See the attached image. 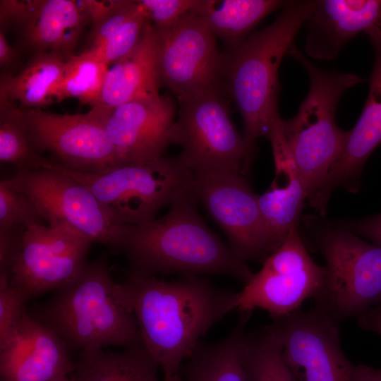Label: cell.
I'll list each match as a JSON object with an SVG mask.
<instances>
[{
    "label": "cell",
    "instance_id": "obj_18",
    "mask_svg": "<svg viewBox=\"0 0 381 381\" xmlns=\"http://www.w3.org/2000/svg\"><path fill=\"white\" fill-rule=\"evenodd\" d=\"M69 349L52 329L26 310L0 344L1 381H52L74 369Z\"/></svg>",
    "mask_w": 381,
    "mask_h": 381
},
{
    "label": "cell",
    "instance_id": "obj_9",
    "mask_svg": "<svg viewBox=\"0 0 381 381\" xmlns=\"http://www.w3.org/2000/svg\"><path fill=\"white\" fill-rule=\"evenodd\" d=\"M6 181L32 200L49 226L120 250L126 226L113 224L92 192L57 162L50 168L18 173Z\"/></svg>",
    "mask_w": 381,
    "mask_h": 381
},
{
    "label": "cell",
    "instance_id": "obj_4",
    "mask_svg": "<svg viewBox=\"0 0 381 381\" xmlns=\"http://www.w3.org/2000/svg\"><path fill=\"white\" fill-rule=\"evenodd\" d=\"M115 284L106 257H99L30 314L69 349L126 348L143 343L136 319L120 302Z\"/></svg>",
    "mask_w": 381,
    "mask_h": 381
},
{
    "label": "cell",
    "instance_id": "obj_3",
    "mask_svg": "<svg viewBox=\"0 0 381 381\" xmlns=\"http://www.w3.org/2000/svg\"><path fill=\"white\" fill-rule=\"evenodd\" d=\"M316 0L286 1L277 18L222 54L220 83L243 120V138L254 158L256 141L281 129L279 68L310 18Z\"/></svg>",
    "mask_w": 381,
    "mask_h": 381
},
{
    "label": "cell",
    "instance_id": "obj_22",
    "mask_svg": "<svg viewBox=\"0 0 381 381\" xmlns=\"http://www.w3.org/2000/svg\"><path fill=\"white\" fill-rule=\"evenodd\" d=\"M250 312H240L232 330L219 341H199L183 363L186 381H248L243 362V340Z\"/></svg>",
    "mask_w": 381,
    "mask_h": 381
},
{
    "label": "cell",
    "instance_id": "obj_25",
    "mask_svg": "<svg viewBox=\"0 0 381 381\" xmlns=\"http://www.w3.org/2000/svg\"><path fill=\"white\" fill-rule=\"evenodd\" d=\"M66 58L54 52H39L18 74L2 75L0 104L19 103L40 109L52 103V92L59 81Z\"/></svg>",
    "mask_w": 381,
    "mask_h": 381
},
{
    "label": "cell",
    "instance_id": "obj_17",
    "mask_svg": "<svg viewBox=\"0 0 381 381\" xmlns=\"http://www.w3.org/2000/svg\"><path fill=\"white\" fill-rule=\"evenodd\" d=\"M374 52L368 80L369 92L355 126L347 131L343 147L323 183L310 200V205L324 214L331 193L337 188L357 193L363 167L381 144V30L374 25L365 32Z\"/></svg>",
    "mask_w": 381,
    "mask_h": 381
},
{
    "label": "cell",
    "instance_id": "obj_36",
    "mask_svg": "<svg viewBox=\"0 0 381 381\" xmlns=\"http://www.w3.org/2000/svg\"><path fill=\"white\" fill-rule=\"evenodd\" d=\"M127 0L75 1L80 10L85 13L92 22V25L99 23L117 8L123 6Z\"/></svg>",
    "mask_w": 381,
    "mask_h": 381
},
{
    "label": "cell",
    "instance_id": "obj_28",
    "mask_svg": "<svg viewBox=\"0 0 381 381\" xmlns=\"http://www.w3.org/2000/svg\"><path fill=\"white\" fill-rule=\"evenodd\" d=\"M243 362L248 381H297L284 361L281 343L270 325L246 332Z\"/></svg>",
    "mask_w": 381,
    "mask_h": 381
},
{
    "label": "cell",
    "instance_id": "obj_10",
    "mask_svg": "<svg viewBox=\"0 0 381 381\" xmlns=\"http://www.w3.org/2000/svg\"><path fill=\"white\" fill-rule=\"evenodd\" d=\"M326 279V268L308 254L297 227L263 262L260 271L238 292V310L260 308L271 318L289 314L308 298L315 299Z\"/></svg>",
    "mask_w": 381,
    "mask_h": 381
},
{
    "label": "cell",
    "instance_id": "obj_30",
    "mask_svg": "<svg viewBox=\"0 0 381 381\" xmlns=\"http://www.w3.org/2000/svg\"><path fill=\"white\" fill-rule=\"evenodd\" d=\"M45 220L32 200L25 193L0 182V231L27 229Z\"/></svg>",
    "mask_w": 381,
    "mask_h": 381
},
{
    "label": "cell",
    "instance_id": "obj_35",
    "mask_svg": "<svg viewBox=\"0 0 381 381\" xmlns=\"http://www.w3.org/2000/svg\"><path fill=\"white\" fill-rule=\"evenodd\" d=\"M42 0H1L0 1L1 22L8 21L25 25L40 7Z\"/></svg>",
    "mask_w": 381,
    "mask_h": 381
},
{
    "label": "cell",
    "instance_id": "obj_31",
    "mask_svg": "<svg viewBox=\"0 0 381 381\" xmlns=\"http://www.w3.org/2000/svg\"><path fill=\"white\" fill-rule=\"evenodd\" d=\"M147 23L148 20L139 5L138 10L108 40L98 47L88 49L87 51L108 65L113 64L135 48Z\"/></svg>",
    "mask_w": 381,
    "mask_h": 381
},
{
    "label": "cell",
    "instance_id": "obj_16",
    "mask_svg": "<svg viewBox=\"0 0 381 381\" xmlns=\"http://www.w3.org/2000/svg\"><path fill=\"white\" fill-rule=\"evenodd\" d=\"M125 163L143 164L163 157L176 105L169 96L139 99L115 107H92Z\"/></svg>",
    "mask_w": 381,
    "mask_h": 381
},
{
    "label": "cell",
    "instance_id": "obj_7",
    "mask_svg": "<svg viewBox=\"0 0 381 381\" xmlns=\"http://www.w3.org/2000/svg\"><path fill=\"white\" fill-rule=\"evenodd\" d=\"M224 90L219 83L178 99L170 143L181 147L177 157L192 172H241L246 176L254 158L232 122Z\"/></svg>",
    "mask_w": 381,
    "mask_h": 381
},
{
    "label": "cell",
    "instance_id": "obj_19",
    "mask_svg": "<svg viewBox=\"0 0 381 381\" xmlns=\"http://www.w3.org/2000/svg\"><path fill=\"white\" fill-rule=\"evenodd\" d=\"M381 15V0H316L306 23V54L319 60L335 59L356 35Z\"/></svg>",
    "mask_w": 381,
    "mask_h": 381
},
{
    "label": "cell",
    "instance_id": "obj_5",
    "mask_svg": "<svg viewBox=\"0 0 381 381\" xmlns=\"http://www.w3.org/2000/svg\"><path fill=\"white\" fill-rule=\"evenodd\" d=\"M287 55L306 70L309 89L296 114L282 121L286 150L311 199L340 153L347 131L339 128L336 112L349 88L363 82L358 75L316 66L294 44Z\"/></svg>",
    "mask_w": 381,
    "mask_h": 381
},
{
    "label": "cell",
    "instance_id": "obj_42",
    "mask_svg": "<svg viewBox=\"0 0 381 381\" xmlns=\"http://www.w3.org/2000/svg\"><path fill=\"white\" fill-rule=\"evenodd\" d=\"M170 381H183L182 379H181V375H179V376H176L175 377H174L172 380H171Z\"/></svg>",
    "mask_w": 381,
    "mask_h": 381
},
{
    "label": "cell",
    "instance_id": "obj_43",
    "mask_svg": "<svg viewBox=\"0 0 381 381\" xmlns=\"http://www.w3.org/2000/svg\"><path fill=\"white\" fill-rule=\"evenodd\" d=\"M376 25L381 30V15L376 23Z\"/></svg>",
    "mask_w": 381,
    "mask_h": 381
},
{
    "label": "cell",
    "instance_id": "obj_24",
    "mask_svg": "<svg viewBox=\"0 0 381 381\" xmlns=\"http://www.w3.org/2000/svg\"><path fill=\"white\" fill-rule=\"evenodd\" d=\"M159 365L143 343L120 352L81 351L74 362L73 381H159Z\"/></svg>",
    "mask_w": 381,
    "mask_h": 381
},
{
    "label": "cell",
    "instance_id": "obj_12",
    "mask_svg": "<svg viewBox=\"0 0 381 381\" xmlns=\"http://www.w3.org/2000/svg\"><path fill=\"white\" fill-rule=\"evenodd\" d=\"M270 325L297 381H358L356 365L345 356L339 322L316 306L272 318Z\"/></svg>",
    "mask_w": 381,
    "mask_h": 381
},
{
    "label": "cell",
    "instance_id": "obj_41",
    "mask_svg": "<svg viewBox=\"0 0 381 381\" xmlns=\"http://www.w3.org/2000/svg\"><path fill=\"white\" fill-rule=\"evenodd\" d=\"M52 381H73L71 378L68 377H61Z\"/></svg>",
    "mask_w": 381,
    "mask_h": 381
},
{
    "label": "cell",
    "instance_id": "obj_23",
    "mask_svg": "<svg viewBox=\"0 0 381 381\" xmlns=\"http://www.w3.org/2000/svg\"><path fill=\"white\" fill-rule=\"evenodd\" d=\"M89 17L75 1L45 0L24 25L26 42L39 52H54L68 58Z\"/></svg>",
    "mask_w": 381,
    "mask_h": 381
},
{
    "label": "cell",
    "instance_id": "obj_34",
    "mask_svg": "<svg viewBox=\"0 0 381 381\" xmlns=\"http://www.w3.org/2000/svg\"><path fill=\"white\" fill-rule=\"evenodd\" d=\"M139 8L137 1L126 2L99 23L93 25L89 49H95L108 40Z\"/></svg>",
    "mask_w": 381,
    "mask_h": 381
},
{
    "label": "cell",
    "instance_id": "obj_32",
    "mask_svg": "<svg viewBox=\"0 0 381 381\" xmlns=\"http://www.w3.org/2000/svg\"><path fill=\"white\" fill-rule=\"evenodd\" d=\"M153 28H169L182 18L196 14L202 0H140L137 1Z\"/></svg>",
    "mask_w": 381,
    "mask_h": 381
},
{
    "label": "cell",
    "instance_id": "obj_1",
    "mask_svg": "<svg viewBox=\"0 0 381 381\" xmlns=\"http://www.w3.org/2000/svg\"><path fill=\"white\" fill-rule=\"evenodd\" d=\"M115 289L134 315L143 344L162 368L164 381L180 375L200 337L238 308V292L195 275L171 282L128 276Z\"/></svg>",
    "mask_w": 381,
    "mask_h": 381
},
{
    "label": "cell",
    "instance_id": "obj_21",
    "mask_svg": "<svg viewBox=\"0 0 381 381\" xmlns=\"http://www.w3.org/2000/svg\"><path fill=\"white\" fill-rule=\"evenodd\" d=\"M275 178L270 187L258 195L260 209L274 250L297 227L307 191L286 150L273 155Z\"/></svg>",
    "mask_w": 381,
    "mask_h": 381
},
{
    "label": "cell",
    "instance_id": "obj_13",
    "mask_svg": "<svg viewBox=\"0 0 381 381\" xmlns=\"http://www.w3.org/2000/svg\"><path fill=\"white\" fill-rule=\"evenodd\" d=\"M24 119L34 150L52 153L69 171L95 174L126 164L92 109L79 114L32 109L24 111Z\"/></svg>",
    "mask_w": 381,
    "mask_h": 381
},
{
    "label": "cell",
    "instance_id": "obj_29",
    "mask_svg": "<svg viewBox=\"0 0 381 381\" xmlns=\"http://www.w3.org/2000/svg\"><path fill=\"white\" fill-rule=\"evenodd\" d=\"M0 104L1 162L13 164L18 173L52 167L54 162L43 157L30 144L24 111L15 105Z\"/></svg>",
    "mask_w": 381,
    "mask_h": 381
},
{
    "label": "cell",
    "instance_id": "obj_11",
    "mask_svg": "<svg viewBox=\"0 0 381 381\" xmlns=\"http://www.w3.org/2000/svg\"><path fill=\"white\" fill-rule=\"evenodd\" d=\"M199 202L224 232L229 246L244 261L264 262L273 253L258 195L241 172H193Z\"/></svg>",
    "mask_w": 381,
    "mask_h": 381
},
{
    "label": "cell",
    "instance_id": "obj_15",
    "mask_svg": "<svg viewBox=\"0 0 381 381\" xmlns=\"http://www.w3.org/2000/svg\"><path fill=\"white\" fill-rule=\"evenodd\" d=\"M91 243L64 229L29 226L12 256L9 286L23 289L31 298L62 287L87 263Z\"/></svg>",
    "mask_w": 381,
    "mask_h": 381
},
{
    "label": "cell",
    "instance_id": "obj_6",
    "mask_svg": "<svg viewBox=\"0 0 381 381\" xmlns=\"http://www.w3.org/2000/svg\"><path fill=\"white\" fill-rule=\"evenodd\" d=\"M57 164L92 192L111 223L120 227L155 219L162 208L192 184L193 178L177 156L123 164L95 174L71 171Z\"/></svg>",
    "mask_w": 381,
    "mask_h": 381
},
{
    "label": "cell",
    "instance_id": "obj_26",
    "mask_svg": "<svg viewBox=\"0 0 381 381\" xmlns=\"http://www.w3.org/2000/svg\"><path fill=\"white\" fill-rule=\"evenodd\" d=\"M280 0H202L196 15L216 38L234 47L266 16L282 8Z\"/></svg>",
    "mask_w": 381,
    "mask_h": 381
},
{
    "label": "cell",
    "instance_id": "obj_8",
    "mask_svg": "<svg viewBox=\"0 0 381 381\" xmlns=\"http://www.w3.org/2000/svg\"><path fill=\"white\" fill-rule=\"evenodd\" d=\"M318 247L326 261L317 307L337 322L381 303V247L341 227L322 230Z\"/></svg>",
    "mask_w": 381,
    "mask_h": 381
},
{
    "label": "cell",
    "instance_id": "obj_27",
    "mask_svg": "<svg viewBox=\"0 0 381 381\" xmlns=\"http://www.w3.org/2000/svg\"><path fill=\"white\" fill-rule=\"evenodd\" d=\"M109 65L85 50L66 58L59 81L52 92L53 102L75 97L92 107L99 104Z\"/></svg>",
    "mask_w": 381,
    "mask_h": 381
},
{
    "label": "cell",
    "instance_id": "obj_33",
    "mask_svg": "<svg viewBox=\"0 0 381 381\" xmlns=\"http://www.w3.org/2000/svg\"><path fill=\"white\" fill-rule=\"evenodd\" d=\"M31 298L23 289L9 286L0 289V344L3 343L25 311Z\"/></svg>",
    "mask_w": 381,
    "mask_h": 381
},
{
    "label": "cell",
    "instance_id": "obj_37",
    "mask_svg": "<svg viewBox=\"0 0 381 381\" xmlns=\"http://www.w3.org/2000/svg\"><path fill=\"white\" fill-rule=\"evenodd\" d=\"M345 229L362 236L381 247V213L366 218L350 220L344 224Z\"/></svg>",
    "mask_w": 381,
    "mask_h": 381
},
{
    "label": "cell",
    "instance_id": "obj_38",
    "mask_svg": "<svg viewBox=\"0 0 381 381\" xmlns=\"http://www.w3.org/2000/svg\"><path fill=\"white\" fill-rule=\"evenodd\" d=\"M357 320L361 328L381 336V303L363 313Z\"/></svg>",
    "mask_w": 381,
    "mask_h": 381
},
{
    "label": "cell",
    "instance_id": "obj_20",
    "mask_svg": "<svg viewBox=\"0 0 381 381\" xmlns=\"http://www.w3.org/2000/svg\"><path fill=\"white\" fill-rule=\"evenodd\" d=\"M160 84L154 29L148 21L135 48L109 65L98 105L115 107L157 98L161 95Z\"/></svg>",
    "mask_w": 381,
    "mask_h": 381
},
{
    "label": "cell",
    "instance_id": "obj_14",
    "mask_svg": "<svg viewBox=\"0 0 381 381\" xmlns=\"http://www.w3.org/2000/svg\"><path fill=\"white\" fill-rule=\"evenodd\" d=\"M153 29L161 83L177 99L220 83L222 54L201 17L190 13L169 28Z\"/></svg>",
    "mask_w": 381,
    "mask_h": 381
},
{
    "label": "cell",
    "instance_id": "obj_39",
    "mask_svg": "<svg viewBox=\"0 0 381 381\" xmlns=\"http://www.w3.org/2000/svg\"><path fill=\"white\" fill-rule=\"evenodd\" d=\"M16 54L6 39L2 30H0V64L6 66L12 64L16 60Z\"/></svg>",
    "mask_w": 381,
    "mask_h": 381
},
{
    "label": "cell",
    "instance_id": "obj_40",
    "mask_svg": "<svg viewBox=\"0 0 381 381\" xmlns=\"http://www.w3.org/2000/svg\"><path fill=\"white\" fill-rule=\"evenodd\" d=\"M358 381H381V369L361 364L356 365Z\"/></svg>",
    "mask_w": 381,
    "mask_h": 381
},
{
    "label": "cell",
    "instance_id": "obj_2",
    "mask_svg": "<svg viewBox=\"0 0 381 381\" xmlns=\"http://www.w3.org/2000/svg\"><path fill=\"white\" fill-rule=\"evenodd\" d=\"M193 183L172 201L167 213L148 223L127 226L120 250L128 276L207 274L232 277L246 285L254 273L206 224L198 212Z\"/></svg>",
    "mask_w": 381,
    "mask_h": 381
}]
</instances>
